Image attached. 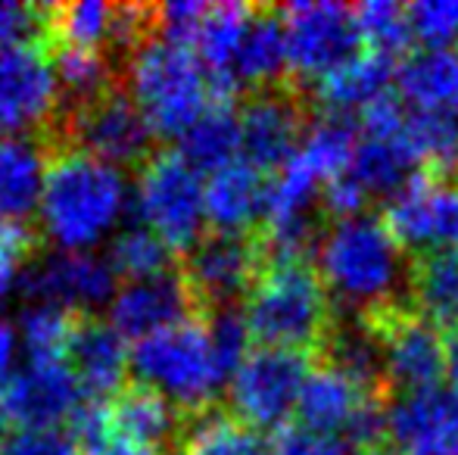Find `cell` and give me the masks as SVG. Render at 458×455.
Returning <instances> with one entry per match:
<instances>
[{"instance_id":"obj_1","label":"cell","mask_w":458,"mask_h":455,"mask_svg":"<svg viewBox=\"0 0 458 455\" xmlns=\"http://www.w3.org/2000/svg\"><path fill=\"white\" fill-rule=\"evenodd\" d=\"M44 147V144H41ZM125 175L69 147H44V194L38 228L60 249H85L125 213Z\"/></svg>"},{"instance_id":"obj_2","label":"cell","mask_w":458,"mask_h":455,"mask_svg":"<svg viewBox=\"0 0 458 455\" xmlns=\"http://www.w3.org/2000/svg\"><path fill=\"white\" fill-rule=\"evenodd\" d=\"M250 341L277 350L315 352L334 328V299L318 268L306 259H275L243 306Z\"/></svg>"},{"instance_id":"obj_3","label":"cell","mask_w":458,"mask_h":455,"mask_svg":"<svg viewBox=\"0 0 458 455\" xmlns=\"http://www.w3.org/2000/svg\"><path fill=\"white\" fill-rule=\"evenodd\" d=\"M38 140L44 147L81 150L119 169L122 175L138 172L159 150L157 134L150 131L125 85H109L85 100H60Z\"/></svg>"},{"instance_id":"obj_4","label":"cell","mask_w":458,"mask_h":455,"mask_svg":"<svg viewBox=\"0 0 458 455\" xmlns=\"http://www.w3.org/2000/svg\"><path fill=\"white\" fill-rule=\"evenodd\" d=\"M122 85L144 113L157 140L182 138L209 106V75L197 54L159 35L128 56Z\"/></svg>"},{"instance_id":"obj_5","label":"cell","mask_w":458,"mask_h":455,"mask_svg":"<svg viewBox=\"0 0 458 455\" xmlns=\"http://www.w3.org/2000/svg\"><path fill=\"white\" fill-rule=\"evenodd\" d=\"M318 274L327 293L365 312L396 297V281L403 274V249L390 237L380 215H352L331 222L318 243Z\"/></svg>"},{"instance_id":"obj_6","label":"cell","mask_w":458,"mask_h":455,"mask_svg":"<svg viewBox=\"0 0 458 455\" xmlns=\"http://www.w3.org/2000/svg\"><path fill=\"white\" fill-rule=\"evenodd\" d=\"M128 371L134 375V383L165 396L182 418H193L216 406V393L222 387L203 318H187L138 341L128 350Z\"/></svg>"},{"instance_id":"obj_7","label":"cell","mask_w":458,"mask_h":455,"mask_svg":"<svg viewBox=\"0 0 458 455\" xmlns=\"http://www.w3.org/2000/svg\"><path fill=\"white\" fill-rule=\"evenodd\" d=\"M134 209L144 228H150L175 256L187 253L203 237V181L178 150L159 147L134 172Z\"/></svg>"},{"instance_id":"obj_8","label":"cell","mask_w":458,"mask_h":455,"mask_svg":"<svg viewBox=\"0 0 458 455\" xmlns=\"http://www.w3.org/2000/svg\"><path fill=\"white\" fill-rule=\"evenodd\" d=\"M266 265L268 256L259 231L256 234L203 231V237L178 256V274L199 318L234 309L237 299H247Z\"/></svg>"},{"instance_id":"obj_9","label":"cell","mask_w":458,"mask_h":455,"mask_svg":"<svg viewBox=\"0 0 458 455\" xmlns=\"http://www.w3.org/2000/svg\"><path fill=\"white\" fill-rule=\"evenodd\" d=\"M312 368L315 352L256 346L228 381V412L253 431H284Z\"/></svg>"},{"instance_id":"obj_10","label":"cell","mask_w":458,"mask_h":455,"mask_svg":"<svg viewBox=\"0 0 458 455\" xmlns=\"http://www.w3.org/2000/svg\"><path fill=\"white\" fill-rule=\"evenodd\" d=\"M377 337L384 356V375L390 393L437 387L443 377V334L418 312L409 309L405 299H390L365 312H352Z\"/></svg>"},{"instance_id":"obj_11","label":"cell","mask_w":458,"mask_h":455,"mask_svg":"<svg viewBox=\"0 0 458 455\" xmlns=\"http://www.w3.org/2000/svg\"><path fill=\"white\" fill-rule=\"evenodd\" d=\"M290 81H318L365 50L352 6L290 4L281 6Z\"/></svg>"},{"instance_id":"obj_12","label":"cell","mask_w":458,"mask_h":455,"mask_svg":"<svg viewBox=\"0 0 458 455\" xmlns=\"http://www.w3.org/2000/svg\"><path fill=\"white\" fill-rule=\"evenodd\" d=\"M380 222L396 247L411 256L458 249V190L453 175L421 169L386 200Z\"/></svg>"},{"instance_id":"obj_13","label":"cell","mask_w":458,"mask_h":455,"mask_svg":"<svg viewBox=\"0 0 458 455\" xmlns=\"http://www.w3.org/2000/svg\"><path fill=\"white\" fill-rule=\"evenodd\" d=\"M309 91L293 81L253 91L241 106L243 163L259 175H277L300 150L309 131Z\"/></svg>"},{"instance_id":"obj_14","label":"cell","mask_w":458,"mask_h":455,"mask_svg":"<svg viewBox=\"0 0 458 455\" xmlns=\"http://www.w3.org/2000/svg\"><path fill=\"white\" fill-rule=\"evenodd\" d=\"M60 106V85L41 44H0V131L31 138Z\"/></svg>"},{"instance_id":"obj_15","label":"cell","mask_w":458,"mask_h":455,"mask_svg":"<svg viewBox=\"0 0 458 455\" xmlns=\"http://www.w3.org/2000/svg\"><path fill=\"white\" fill-rule=\"evenodd\" d=\"M63 362L72 371L85 402H109L128 383V346L122 334L94 312H72Z\"/></svg>"},{"instance_id":"obj_16","label":"cell","mask_w":458,"mask_h":455,"mask_svg":"<svg viewBox=\"0 0 458 455\" xmlns=\"http://www.w3.org/2000/svg\"><path fill=\"white\" fill-rule=\"evenodd\" d=\"M22 287L31 299H41V306L88 312L91 306L113 299L119 278L109 268L106 256H97L91 249H60L44 262H35L22 278Z\"/></svg>"},{"instance_id":"obj_17","label":"cell","mask_w":458,"mask_h":455,"mask_svg":"<svg viewBox=\"0 0 458 455\" xmlns=\"http://www.w3.org/2000/svg\"><path fill=\"white\" fill-rule=\"evenodd\" d=\"M187 318L199 316L178 274V265L144 281H122L109 303V324L119 331L122 341L134 343Z\"/></svg>"},{"instance_id":"obj_18","label":"cell","mask_w":458,"mask_h":455,"mask_svg":"<svg viewBox=\"0 0 458 455\" xmlns=\"http://www.w3.org/2000/svg\"><path fill=\"white\" fill-rule=\"evenodd\" d=\"M0 400L10 421L19 427H56L72 418V412L81 406L79 383L63 358H31L22 371L6 375V381L0 383Z\"/></svg>"},{"instance_id":"obj_19","label":"cell","mask_w":458,"mask_h":455,"mask_svg":"<svg viewBox=\"0 0 458 455\" xmlns=\"http://www.w3.org/2000/svg\"><path fill=\"white\" fill-rule=\"evenodd\" d=\"M386 437L403 452L418 446H458V393L437 383L386 396Z\"/></svg>"},{"instance_id":"obj_20","label":"cell","mask_w":458,"mask_h":455,"mask_svg":"<svg viewBox=\"0 0 458 455\" xmlns=\"http://www.w3.org/2000/svg\"><path fill=\"white\" fill-rule=\"evenodd\" d=\"M268 178L243 159L212 172L203 184V213L209 231L222 234H256L266 219Z\"/></svg>"},{"instance_id":"obj_21","label":"cell","mask_w":458,"mask_h":455,"mask_svg":"<svg viewBox=\"0 0 458 455\" xmlns=\"http://www.w3.org/2000/svg\"><path fill=\"white\" fill-rule=\"evenodd\" d=\"M109 418H113L115 437L125 440V443L159 455H175L184 418L157 390L134 381L125 383L119 396L109 400Z\"/></svg>"},{"instance_id":"obj_22","label":"cell","mask_w":458,"mask_h":455,"mask_svg":"<svg viewBox=\"0 0 458 455\" xmlns=\"http://www.w3.org/2000/svg\"><path fill=\"white\" fill-rule=\"evenodd\" d=\"M368 390L359 387L352 377H346L340 368L327 362H315L309 371L306 383L300 390L296 402V427H306L312 434H327V437H344L350 421L368 400Z\"/></svg>"},{"instance_id":"obj_23","label":"cell","mask_w":458,"mask_h":455,"mask_svg":"<svg viewBox=\"0 0 458 455\" xmlns=\"http://www.w3.org/2000/svg\"><path fill=\"white\" fill-rule=\"evenodd\" d=\"M393 81H396V56L362 50L350 63L315 81L312 100L325 115H352L356 110L362 113L377 97L390 94Z\"/></svg>"},{"instance_id":"obj_24","label":"cell","mask_w":458,"mask_h":455,"mask_svg":"<svg viewBox=\"0 0 458 455\" xmlns=\"http://www.w3.org/2000/svg\"><path fill=\"white\" fill-rule=\"evenodd\" d=\"M228 75L237 88H250V91H266L290 81L281 6H253Z\"/></svg>"},{"instance_id":"obj_25","label":"cell","mask_w":458,"mask_h":455,"mask_svg":"<svg viewBox=\"0 0 458 455\" xmlns=\"http://www.w3.org/2000/svg\"><path fill=\"white\" fill-rule=\"evenodd\" d=\"M405 274L409 309L437 331H458V249L411 256Z\"/></svg>"},{"instance_id":"obj_26","label":"cell","mask_w":458,"mask_h":455,"mask_svg":"<svg viewBox=\"0 0 458 455\" xmlns=\"http://www.w3.org/2000/svg\"><path fill=\"white\" fill-rule=\"evenodd\" d=\"M44 147L38 138H0V219L38 225Z\"/></svg>"},{"instance_id":"obj_27","label":"cell","mask_w":458,"mask_h":455,"mask_svg":"<svg viewBox=\"0 0 458 455\" xmlns=\"http://www.w3.org/2000/svg\"><path fill=\"white\" fill-rule=\"evenodd\" d=\"M346 172L356 178L368 197L390 200L421 172V163H418L411 144L405 140L403 128L399 134H359L352 163Z\"/></svg>"},{"instance_id":"obj_28","label":"cell","mask_w":458,"mask_h":455,"mask_svg":"<svg viewBox=\"0 0 458 455\" xmlns=\"http://www.w3.org/2000/svg\"><path fill=\"white\" fill-rule=\"evenodd\" d=\"M396 91L415 110L458 113V50L421 47L396 63Z\"/></svg>"},{"instance_id":"obj_29","label":"cell","mask_w":458,"mask_h":455,"mask_svg":"<svg viewBox=\"0 0 458 455\" xmlns=\"http://www.w3.org/2000/svg\"><path fill=\"white\" fill-rule=\"evenodd\" d=\"M178 156L191 165L197 175L218 172L237 163L241 153V106L231 100H209L199 119L182 134Z\"/></svg>"},{"instance_id":"obj_30","label":"cell","mask_w":458,"mask_h":455,"mask_svg":"<svg viewBox=\"0 0 458 455\" xmlns=\"http://www.w3.org/2000/svg\"><path fill=\"white\" fill-rule=\"evenodd\" d=\"M175 455H266V440L228 409L212 406L184 418Z\"/></svg>"},{"instance_id":"obj_31","label":"cell","mask_w":458,"mask_h":455,"mask_svg":"<svg viewBox=\"0 0 458 455\" xmlns=\"http://www.w3.org/2000/svg\"><path fill=\"white\" fill-rule=\"evenodd\" d=\"M250 13V4H206L203 19L193 29L191 50L203 63L209 79H231V63L247 31Z\"/></svg>"},{"instance_id":"obj_32","label":"cell","mask_w":458,"mask_h":455,"mask_svg":"<svg viewBox=\"0 0 458 455\" xmlns=\"http://www.w3.org/2000/svg\"><path fill=\"white\" fill-rule=\"evenodd\" d=\"M405 140L415 150L421 169L449 175L458 165V113L411 110L405 115Z\"/></svg>"},{"instance_id":"obj_33","label":"cell","mask_w":458,"mask_h":455,"mask_svg":"<svg viewBox=\"0 0 458 455\" xmlns=\"http://www.w3.org/2000/svg\"><path fill=\"white\" fill-rule=\"evenodd\" d=\"M109 268L122 281H144L153 274H163L178 265V256L153 234L150 228H128L113 240L106 256Z\"/></svg>"},{"instance_id":"obj_34","label":"cell","mask_w":458,"mask_h":455,"mask_svg":"<svg viewBox=\"0 0 458 455\" xmlns=\"http://www.w3.org/2000/svg\"><path fill=\"white\" fill-rule=\"evenodd\" d=\"M352 19H356V29H359V38H362L365 50L396 56L399 50L409 47L411 31H409V16H405L403 4L368 0V4L352 6Z\"/></svg>"},{"instance_id":"obj_35","label":"cell","mask_w":458,"mask_h":455,"mask_svg":"<svg viewBox=\"0 0 458 455\" xmlns=\"http://www.w3.org/2000/svg\"><path fill=\"white\" fill-rule=\"evenodd\" d=\"M206 322V334H209V346H212V358H216L218 377L231 381L234 371L243 365V358L250 356V331L247 322H243V309H222L212 312V316L203 318Z\"/></svg>"},{"instance_id":"obj_36","label":"cell","mask_w":458,"mask_h":455,"mask_svg":"<svg viewBox=\"0 0 458 455\" xmlns=\"http://www.w3.org/2000/svg\"><path fill=\"white\" fill-rule=\"evenodd\" d=\"M72 312L75 309H60V306H35V309L25 312L22 334L31 358H38V362L63 358L69 324H72Z\"/></svg>"},{"instance_id":"obj_37","label":"cell","mask_w":458,"mask_h":455,"mask_svg":"<svg viewBox=\"0 0 458 455\" xmlns=\"http://www.w3.org/2000/svg\"><path fill=\"white\" fill-rule=\"evenodd\" d=\"M411 38L424 47H449L458 41V4L455 0H421L405 6Z\"/></svg>"},{"instance_id":"obj_38","label":"cell","mask_w":458,"mask_h":455,"mask_svg":"<svg viewBox=\"0 0 458 455\" xmlns=\"http://www.w3.org/2000/svg\"><path fill=\"white\" fill-rule=\"evenodd\" d=\"M0 455H81L69 427H19L0 446Z\"/></svg>"},{"instance_id":"obj_39","label":"cell","mask_w":458,"mask_h":455,"mask_svg":"<svg viewBox=\"0 0 458 455\" xmlns=\"http://www.w3.org/2000/svg\"><path fill=\"white\" fill-rule=\"evenodd\" d=\"M47 4L0 0V44H41Z\"/></svg>"},{"instance_id":"obj_40","label":"cell","mask_w":458,"mask_h":455,"mask_svg":"<svg viewBox=\"0 0 458 455\" xmlns=\"http://www.w3.org/2000/svg\"><path fill=\"white\" fill-rule=\"evenodd\" d=\"M275 455H356L340 437L312 434L306 427L287 425L275 434Z\"/></svg>"},{"instance_id":"obj_41","label":"cell","mask_w":458,"mask_h":455,"mask_svg":"<svg viewBox=\"0 0 458 455\" xmlns=\"http://www.w3.org/2000/svg\"><path fill=\"white\" fill-rule=\"evenodd\" d=\"M443 375L449 377V390L458 393V331L443 337Z\"/></svg>"},{"instance_id":"obj_42","label":"cell","mask_w":458,"mask_h":455,"mask_svg":"<svg viewBox=\"0 0 458 455\" xmlns=\"http://www.w3.org/2000/svg\"><path fill=\"white\" fill-rule=\"evenodd\" d=\"M13 365V328L6 322H0V383L6 381Z\"/></svg>"},{"instance_id":"obj_43","label":"cell","mask_w":458,"mask_h":455,"mask_svg":"<svg viewBox=\"0 0 458 455\" xmlns=\"http://www.w3.org/2000/svg\"><path fill=\"white\" fill-rule=\"evenodd\" d=\"M10 415H6V406H4V400H0V446L6 443V437H10Z\"/></svg>"},{"instance_id":"obj_44","label":"cell","mask_w":458,"mask_h":455,"mask_svg":"<svg viewBox=\"0 0 458 455\" xmlns=\"http://www.w3.org/2000/svg\"><path fill=\"white\" fill-rule=\"evenodd\" d=\"M356 455H399V452L393 450L390 443H384V446H374V450H365V452H356Z\"/></svg>"},{"instance_id":"obj_45","label":"cell","mask_w":458,"mask_h":455,"mask_svg":"<svg viewBox=\"0 0 458 455\" xmlns=\"http://www.w3.org/2000/svg\"><path fill=\"white\" fill-rule=\"evenodd\" d=\"M453 172H455V175H453V184H455V190H458V165H455Z\"/></svg>"}]
</instances>
